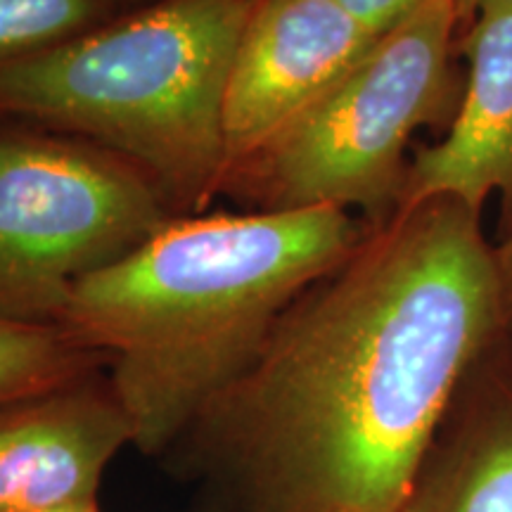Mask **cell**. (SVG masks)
Instances as JSON below:
<instances>
[{
    "label": "cell",
    "instance_id": "1",
    "mask_svg": "<svg viewBox=\"0 0 512 512\" xmlns=\"http://www.w3.org/2000/svg\"><path fill=\"white\" fill-rule=\"evenodd\" d=\"M503 309L477 211L401 207L174 448L226 512H399Z\"/></svg>",
    "mask_w": 512,
    "mask_h": 512
},
{
    "label": "cell",
    "instance_id": "2",
    "mask_svg": "<svg viewBox=\"0 0 512 512\" xmlns=\"http://www.w3.org/2000/svg\"><path fill=\"white\" fill-rule=\"evenodd\" d=\"M358 245L349 211L337 207L171 219L83 278L57 325L102 358L133 446L159 456Z\"/></svg>",
    "mask_w": 512,
    "mask_h": 512
},
{
    "label": "cell",
    "instance_id": "3",
    "mask_svg": "<svg viewBox=\"0 0 512 512\" xmlns=\"http://www.w3.org/2000/svg\"><path fill=\"white\" fill-rule=\"evenodd\" d=\"M254 0H164L0 62V119L95 140L190 207L228 181L223 95Z\"/></svg>",
    "mask_w": 512,
    "mask_h": 512
},
{
    "label": "cell",
    "instance_id": "4",
    "mask_svg": "<svg viewBox=\"0 0 512 512\" xmlns=\"http://www.w3.org/2000/svg\"><path fill=\"white\" fill-rule=\"evenodd\" d=\"M458 17V0H427L233 176L266 209L380 207L403 188V150L444 98Z\"/></svg>",
    "mask_w": 512,
    "mask_h": 512
},
{
    "label": "cell",
    "instance_id": "5",
    "mask_svg": "<svg viewBox=\"0 0 512 512\" xmlns=\"http://www.w3.org/2000/svg\"><path fill=\"white\" fill-rule=\"evenodd\" d=\"M171 221L159 185L105 147L0 131V318L57 325L69 294Z\"/></svg>",
    "mask_w": 512,
    "mask_h": 512
},
{
    "label": "cell",
    "instance_id": "6",
    "mask_svg": "<svg viewBox=\"0 0 512 512\" xmlns=\"http://www.w3.org/2000/svg\"><path fill=\"white\" fill-rule=\"evenodd\" d=\"M375 41L337 0H256L223 95L228 178L302 117Z\"/></svg>",
    "mask_w": 512,
    "mask_h": 512
},
{
    "label": "cell",
    "instance_id": "7",
    "mask_svg": "<svg viewBox=\"0 0 512 512\" xmlns=\"http://www.w3.org/2000/svg\"><path fill=\"white\" fill-rule=\"evenodd\" d=\"M124 446H133V427L107 375L3 401L0 512L98 501L102 477Z\"/></svg>",
    "mask_w": 512,
    "mask_h": 512
},
{
    "label": "cell",
    "instance_id": "8",
    "mask_svg": "<svg viewBox=\"0 0 512 512\" xmlns=\"http://www.w3.org/2000/svg\"><path fill=\"white\" fill-rule=\"evenodd\" d=\"M470 34V81L451 131L418 152L403 176L401 207L453 200L479 211L512 190V5L479 3Z\"/></svg>",
    "mask_w": 512,
    "mask_h": 512
},
{
    "label": "cell",
    "instance_id": "9",
    "mask_svg": "<svg viewBox=\"0 0 512 512\" xmlns=\"http://www.w3.org/2000/svg\"><path fill=\"white\" fill-rule=\"evenodd\" d=\"M399 512H512V415L439 432Z\"/></svg>",
    "mask_w": 512,
    "mask_h": 512
},
{
    "label": "cell",
    "instance_id": "10",
    "mask_svg": "<svg viewBox=\"0 0 512 512\" xmlns=\"http://www.w3.org/2000/svg\"><path fill=\"white\" fill-rule=\"evenodd\" d=\"M105 368L60 325H31L0 318V403L46 392Z\"/></svg>",
    "mask_w": 512,
    "mask_h": 512
},
{
    "label": "cell",
    "instance_id": "11",
    "mask_svg": "<svg viewBox=\"0 0 512 512\" xmlns=\"http://www.w3.org/2000/svg\"><path fill=\"white\" fill-rule=\"evenodd\" d=\"M93 15L95 0H0V62L81 34Z\"/></svg>",
    "mask_w": 512,
    "mask_h": 512
},
{
    "label": "cell",
    "instance_id": "12",
    "mask_svg": "<svg viewBox=\"0 0 512 512\" xmlns=\"http://www.w3.org/2000/svg\"><path fill=\"white\" fill-rule=\"evenodd\" d=\"M368 34L380 38L420 10L427 0H337Z\"/></svg>",
    "mask_w": 512,
    "mask_h": 512
},
{
    "label": "cell",
    "instance_id": "13",
    "mask_svg": "<svg viewBox=\"0 0 512 512\" xmlns=\"http://www.w3.org/2000/svg\"><path fill=\"white\" fill-rule=\"evenodd\" d=\"M496 264H498V275H501L503 304L512 306V235L503 242L501 249H498Z\"/></svg>",
    "mask_w": 512,
    "mask_h": 512
},
{
    "label": "cell",
    "instance_id": "14",
    "mask_svg": "<svg viewBox=\"0 0 512 512\" xmlns=\"http://www.w3.org/2000/svg\"><path fill=\"white\" fill-rule=\"evenodd\" d=\"M50 512H102L100 503H83V505H72V508H62V510H50Z\"/></svg>",
    "mask_w": 512,
    "mask_h": 512
},
{
    "label": "cell",
    "instance_id": "15",
    "mask_svg": "<svg viewBox=\"0 0 512 512\" xmlns=\"http://www.w3.org/2000/svg\"><path fill=\"white\" fill-rule=\"evenodd\" d=\"M479 3H486V0H458V8H460V12H470L472 8H477ZM501 3L512 5V0H501Z\"/></svg>",
    "mask_w": 512,
    "mask_h": 512
},
{
    "label": "cell",
    "instance_id": "16",
    "mask_svg": "<svg viewBox=\"0 0 512 512\" xmlns=\"http://www.w3.org/2000/svg\"><path fill=\"white\" fill-rule=\"evenodd\" d=\"M254 3H256V0H254Z\"/></svg>",
    "mask_w": 512,
    "mask_h": 512
}]
</instances>
